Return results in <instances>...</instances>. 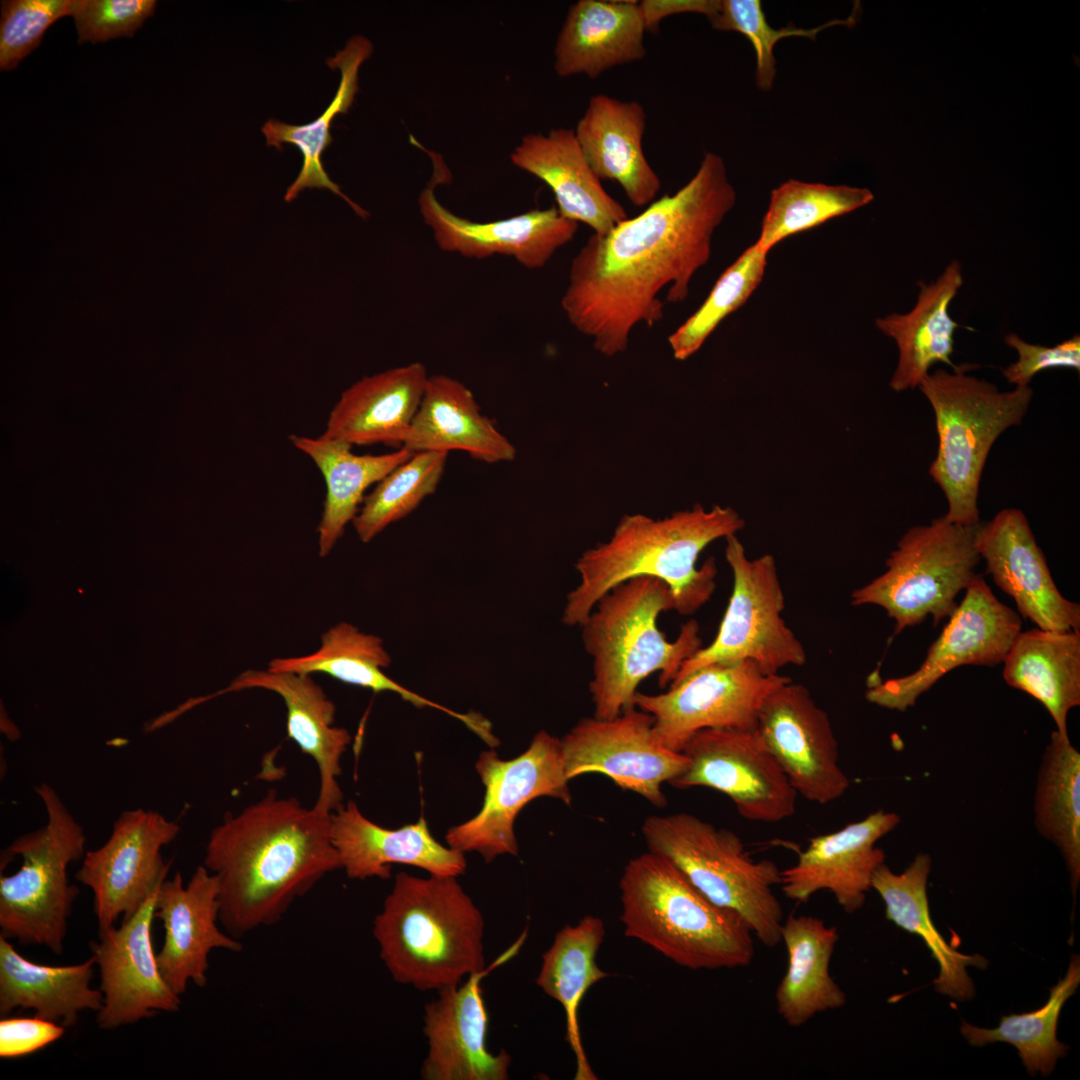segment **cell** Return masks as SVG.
Masks as SVG:
<instances>
[{
	"instance_id": "cell-7",
	"label": "cell",
	"mask_w": 1080,
	"mask_h": 1080,
	"mask_svg": "<svg viewBox=\"0 0 1080 1080\" xmlns=\"http://www.w3.org/2000/svg\"><path fill=\"white\" fill-rule=\"evenodd\" d=\"M971 369L967 364L953 372L939 368L918 386L934 411L938 434L929 473L946 497L944 517L964 526L980 523L979 486L993 444L1007 429L1021 424L1033 397L1030 386L1000 391L968 375Z\"/></svg>"
},
{
	"instance_id": "cell-34",
	"label": "cell",
	"mask_w": 1080,
	"mask_h": 1080,
	"mask_svg": "<svg viewBox=\"0 0 1080 1080\" xmlns=\"http://www.w3.org/2000/svg\"><path fill=\"white\" fill-rule=\"evenodd\" d=\"M839 940L836 926L811 915H790L783 921L781 942L788 964L775 991L778 1014L793 1028L815 1015L843 1007L846 994L830 974Z\"/></svg>"
},
{
	"instance_id": "cell-10",
	"label": "cell",
	"mask_w": 1080,
	"mask_h": 1080,
	"mask_svg": "<svg viewBox=\"0 0 1080 1080\" xmlns=\"http://www.w3.org/2000/svg\"><path fill=\"white\" fill-rule=\"evenodd\" d=\"M978 525H959L942 515L911 527L886 559V570L854 590L851 604L882 607L895 621V635L928 616L936 626L953 613L959 592L978 576Z\"/></svg>"
},
{
	"instance_id": "cell-21",
	"label": "cell",
	"mask_w": 1080,
	"mask_h": 1080,
	"mask_svg": "<svg viewBox=\"0 0 1080 1080\" xmlns=\"http://www.w3.org/2000/svg\"><path fill=\"white\" fill-rule=\"evenodd\" d=\"M975 546L986 572L1023 618L1050 631H1080V606L1058 590L1025 514L1015 508L979 523Z\"/></svg>"
},
{
	"instance_id": "cell-46",
	"label": "cell",
	"mask_w": 1080,
	"mask_h": 1080,
	"mask_svg": "<svg viewBox=\"0 0 1080 1080\" xmlns=\"http://www.w3.org/2000/svg\"><path fill=\"white\" fill-rule=\"evenodd\" d=\"M708 19L713 28L739 32L751 42L756 54V84L763 91L771 89L775 78L776 61L773 50L779 40L791 36L815 39L825 28L836 25L850 26L855 20L850 16L847 19L830 20L810 29L791 25L775 29L768 24L759 0H717L716 9Z\"/></svg>"
},
{
	"instance_id": "cell-6",
	"label": "cell",
	"mask_w": 1080,
	"mask_h": 1080,
	"mask_svg": "<svg viewBox=\"0 0 1080 1080\" xmlns=\"http://www.w3.org/2000/svg\"><path fill=\"white\" fill-rule=\"evenodd\" d=\"M619 887L627 937L692 970L752 962L754 934L748 924L706 898L666 858L647 851L630 859Z\"/></svg>"
},
{
	"instance_id": "cell-36",
	"label": "cell",
	"mask_w": 1080,
	"mask_h": 1080,
	"mask_svg": "<svg viewBox=\"0 0 1080 1080\" xmlns=\"http://www.w3.org/2000/svg\"><path fill=\"white\" fill-rule=\"evenodd\" d=\"M930 870V856L919 853L899 874L881 864L873 874L871 886L885 904L886 918L920 936L938 962L939 976L933 982L936 991L959 1001L969 1000L975 989L966 967L985 968L988 961L981 955H965L953 949L935 928L926 890Z\"/></svg>"
},
{
	"instance_id": "cell-51",
	"label": "cell",
	"mask_w": 1080,
	"mask_h": 1080,
	"mask_svg": "<svg viewBox=\"0 0 1080 1080\" xmlns=\"http://www.w3.org/2000/svg\"><path fill=\"white\" fill-rule=\"evenodd\" d=\"M639 6L647 31L656 30L661 20L681 13H699L708 18L717 6V0H642Z\"/></svg>"
},
{
	"instance_id": "cell-4",
	"label": "cell",
	"mask_w": 1080,
	"mask_h": 1080,
	"mask_svg": "<svg viewBox=\"0 0 1080 1080\" xmlns=\"http://www.w3.org/2000/svg\"><path fill=\"white\" fill-rule=\"evenodd\" d=\"M373 935L393 979L419 990L440 991L486 969L483 916L456 877L398 873Z\"/></svg>"
},
{
	"instance_id": "cell-44",
	"label": "cell",
	"mask_w": 1080,
	"mask_h": 1080,
	"mask_svg": "<svg viewBox=\"0 0 1080 1080\" xmlns=\"http://www.w3.org/2000/svg\"><path fill=\"white\" fill-rule=\"evenodd\" d=\"M448 454L414 453L376 483L352 521L359 539L368 543L434 494L444 474Z\"/></svg>"
},
{
	"instance_id": "cell-16",
	"label": "cell",
	"mask_w": 1080,
	"mask_h": 1080,
	"mask_svg": "<svg viewBox=\"0 0 1080 1080\" xmlns=\"http://www.w3.org/2000/svg\"><path fill=\"white\" fill-rule=\"evenodd\" d=\"M180 826L144 808L123 811L108 839L86 851L77 881L93 892L98 933L130 917L166 879L170 862L161 849L173 842Z\"/></svg>"
},
{
	"instance_id": "cell-12",
	"label": "cell",
	"mask_w": 1080,
	"mask_h": 1080,
	"mask_svg": "<svg viewBox=\"0 0 1080 1080\" xmlns=\"http://www.w3.org/2000/svg\"><path fill=\"white\" fill-rule=\"evenodd\" d=\"M476 770L486 790L482 808L473 818L449 829L446 840L449 847L463 853L478 852L486 862L518 853L514 821L529 802L542 796L567 805L572 800L560 739L545 730L511 760H501L494 750L482 752Z\"/></svg>"
},
{
	"instance_id": "cell-28",
	"label": "cell",
	"mask_w": 1080,
	"mask_h": 1080,
	"mask_svg": "<svg viewBox=\"0 0 1080 1080\" xmlns=\"http://www.w3.org/2000/svg\"><path fill=\"white\" fill-rule=\"evenodd\" d=\"M646 112L641 103L593 95L574 130L589 165L600 178L620 185L636 207L651 204L661 181L643 151Z\"/></svg>"
},
{
	"instance_id": "cell-33",
	"label": "cell",
	"mask_w": 1080,
	"mask_h": 1080,
	"mask_svg": "<svg viewBox=\"0 0 1080 1080\" xmlns=\"http://www.w3.org/2000/svg\"><path fill=\"white\" fill-rule=\"evenodd\" d=\"M962 285L961 265L953 260L935 282H919L917 302L908 313L875 320L876 327L898 347V363L889 382L895 392L918 387L936 363L956 367L951 355L954 332L960 325L950 317L949 306Z\"/></svg>"
},
{
	"instance_id": "cell-22",
	"label": "cell",
	"mask_w": 1080,
	"mask_h": 1080,
	"mask_svg": "<svg viewBox=\"0 0 1080 1080\" xmlns=\"http://www.w3.org/2000/svg\"><path fill=\"white\" fill-rule=\"evenodd\" d=\"M899 822L898 814L878 810L837 831L811 838L797 862L781 870L784 895L806 903L817 892L828 891L845 912L861 909L872 889L875 870L885 863V853L876 842Z\"/></svg>"
},
{
	"instance_id": "cell-38",
	"label": "cell",
	"mask_w": 1080,
	"mask_h": 1080,
	"mask_svg": "<svg viewBox=\"0 0 1080 1080\" xmlns=\"http://www.w3.org/2000/svg\"><path fill=\"white\" fill-rule=\"evenodd\" d=\"M293 445L319 468L326 483V496L319 522V555H328L352 522L365 498V491L414 453L400 447L381 455H358L352 446L323 437L291 435Z\"/></svg>"
},
{
	"instance_id": "cell-5",
	"label": "cell",
	"mask_w": 1080,
	"mask_h": 1080,
	"mask_svg": "<svg viewBox=\"0 0 1080 1080\" xmlns=\"http://www.w3.org/2000/svg\"><path fill=\"white\" fill-rule=\"evenodd\" d=\"M669 610L673 598L668 585L640 576L602 596L582 623L583 647L592 658L589 691L595 718L612 719L633 706L639 684L655 672L659 686L666 688L702 647L695 619L681 626L674 641L666 638L658 618Z\"/></svg>"
},
{
	"instance_id": "cell-27",
	"label": "cell",
	"mask_w": 1080,
	"mask_h": 1080,
	"mask_svg": "<svg viewBox=\"0 0 1080 1080\" xmlns=\"http://www.w3.org/2000/svg\"><path fill=\"white\" fill-rule=\"evenodd\" d=\"M510 159L549 186L564 217L585 223L593 233L606 234L628 218L589 165L573 129L526 134Z\"/></svg>"
},
{
	"instance_id": "cell-45",
	"label": "cell",
	"mask_w": 1080,
	"mask_h": 1080,
	"mask_svg": "<svg viewBox=\"0 0 1080 1080\" xmlns=\"http://www.w3.org/2000/svg\"><path fill=\"white\" fill-rule=\"evenodd\" d=\"M767 255L754 243L724 270L701 306L668 337L676 360L695 354L718 325L747 302L763 279Z\"/></svg>"
},
{
	"instance_id": "cell-25",
	"label": "cell",
	"mask_w": 1080,
	"mask_h": 1080,
	"mask_svg": "<svg viewBox=\"0 0 1080 1080\" xmlns=\"http://www.w3.org/2000/svg\"><path fill=\"white\" fill-rule=\"evenodd\" d=\"M331 836L341 869L352 879H386L394 864L415 866L436 876L457 877L466 869L464 853L437 842L424 817L386 829L350 801L331 813Z\"/></svg>"
},
{
	"instance_id": "cell-20",
	"label": "cell",
	"mask_w": 1080,
	"mask_h": 1080,
	"mask_svg": "<svg viewBox=\"0 0 1080 1080\" xmlns=\"http://www.w3.org/2000/svg\"><path fill=\"white\" fill-rule=\"evenodd\" d=\"M522 939L485 970L469 975L458 985L439 991L425 1006L423 1032L428 1051L421 1067L424 1080H506L511 1057L492 1053L487 1046L489 1017L482 979L509 959Z\"/></svg>"
},
{
	"instance_id": "cell-31",
	"label": "cell",
	"mask_w": 1080,
	"mask_h": 1080,
	"mask_svg": "<svg viewBox=\"0 0 1080 1080\" xmlns=\"http://www.w3.org/2000/svg\"><path fill=\"white\" fill-rule=\"evenodd\" d=\"M402 447L413 453L459 450L489 464L516 457L514 445L482 413L473 392L444 374L428 376Z\"/></svg>"
},
{
	"instance_id": "cell-30",
	"label": "cell",
	"mask_w": 1080,
	"mask_h": 1080,
	"mask_svg": "<svg viewBox=\"0 0 1080 1080\" xmlns=\"http://www.w3.org/2000/svg\"><path fill=\"white\" fill-rule=\"evenodd\" d=\"M647 31L639 1L579 0L567 12L554 48L560 77L594 79L643 59Z\"/></svg>"
},
{
	"instance_id": "cell-42",
	"label": "cell",
	"mask_w": 1080,
	"mask_h": 1080,
	"mask_svg": "<svg viewBox=\"0 0 1080 1080\" xmlns=\"http://www.w3.org/2000/svg\"><path fill=\"white\" fill-rule=\"evenodd\" d=\"M1080 983V961L1073 956L1065 976L1050 989V996L1041 1008L1022 1014L1002 1016L997 1027L979 1028L963 1022L961 1033L973 1046L1005 1042L1018 1050L1027 1071L1048 1076L1057 1060L1066 1054L1068 1046L1056 1037L1060 1012Z\"/></svg>"
},
{
	"instance_id": "cell-9",
	"label": "cell",
	"mask_w": 1080,
	"mask_h": 1080,
	"mask_svg": "<svg viewBox=\"0 0 1080 1080\" xmlns=\"http://www.w3.org/2000/svg\"><path fill=\"white\" fill-rule=\"evenodd\" d=\"M46 823L14 839L1 855V869L21 858L19 869L0 876V936L23 945L63 951L67 920L79 894L68 867L84 857L86 834L56 790L46 782L35 787Z\"/></svg>"
},
{
	"instance_id": "cell-3",
	"label": "cell",
	"mask_w": 1080,
	"mask_h": 1080,
	"mask_svg": "<svg viewBox=\"0 0 1080 1080\" xmlns=\"http://www.w3.org/2000/svg\"><path fill=\"white\" fill-rule=\"evenodd\" d=\"M745 520L731 507L691 509L654 519L643 514L623 516L608 541L582 553L575 568L579 583L566 599L562 622L581 626L599 599L631 578L650 576L665 582L673 610L689 616L710 600L716 589L713 557L700 567L701 552L713 541L736 535Z\"/></svg>"
},
{
	"instance_id": "cell-49",
	"label": "cell",
	"mask_w": 1080,
	"mask_h": 1080,
	"mask_svg": "<svg viewBox=\"0 0 1080 1080\" xmlns=\"http://www.w3.org/2000/svg\"><path fill=\"white\" fill-rule=\"evenodd\" d=\"M1004 341L1018 353V360L1002 369L1006 380L1015 386H1029L1037 373L1050 368L1080 370L1079 334L1053 347L1027 343L1015 333L1007 334Z\"/></svg>"
},
{
	"instance_id": "cell-52",
	"label": "cell",
	"mask_w": 1080,
	"mask_h": 1080,
	"mask_svg": "<svg viewBox=\"0 0 1080 1080\" xmlns=\"http://www.w3.org/2000/svg\"><path fill=\"white\" fill-rule=\"evenodd\" d=\"M1 731L4 732L10 740H16L20 736L19 730L15 725L6 717L1 708Z\"/></svg>"
},
{
	"instance_id": "cell-2",
	"label": "cell",
	"mask_w": 1080,
	"mask_h": 1080,
	"mask_svg": "<svg viewBox=\"0 0 1080 1080\" xmlns=\"http://www.w3.org/2000/svg\"><path fill=\"white\" fill-rule=\"evenodd\" d=\"M219 882V922L239 940L278 922L326 874L341 868L331 814L270 790L210 833L203 864Z\"/></svg>"
},
{
	"instance_id": "cell-35",
	"label": "cell",
	"mask_w": 1080,
	"mask_h": 1080,
	"mask_svg": "<svg viewBox=\"0 0 1080 1080\" xmlns=\"http://www.w3.org/2000/svg\"><path fill=\"white\" fill-rule=\"evenodd\" d=\"M96 960L65 966L32 962L0 936V1015L16 1008L32 1009L34 1016L73 1026L83 1010L98 1012L103 993L90 987Z\"/></svg>"
},
{
	"instance_id": "cell-39",
	"label": "cell",
	"mask_w": 1080,
	"mask_h": 1080,
	"mask_svg": "<svg viewBox=\"0 0 1080 1080\" xmlns=\"http://www.w3.org/2000/svg\"><path fill=\"white\" fill-rule=\"evenodd\" d=\"M605 935L603 921L594 915L559 930L542 956L537 986L564 1009L566 1039L576 1058V1080H596L581 1039L578 1012L587 991L609 976L596 962Z\"/></svg>"
},
{
	"instance_id": "cell-11",
	"label": "cell",
	"mask_w": 1080,
	"mask_h": 1080,
	"mask_svg": "<svg viewBox=\"0 0 1080 1080\" xmlns=\"http://www.w3.org/2000/svg\"><path fill=\"white\" fill-rule=\"evenodd\" d=\"M725 558L733 588L714 640L687 661L669 685L710 664L753 661L767 675L806 663L803 644L782 618L785 598L771 554L750 559L736 535L727 537Z\"/></svg>"
},
{
	"instance_id": "cell-23",
	"label": "cell",
	"mask_w": 1080,
	"mask_h": 1080,
	"mask_svg": "<svg viewBox=\"0 0 1080 1080\" xmlns=\"http://www.w3.org/2000/svg\"><path fill=\"white\" fill-rule=\"evenodd\" d=\"M418 205L440 250L473 259L512 257L532 270L544 267L578 230V223L564 217L556 206L500 220L472 221L446 208L431 183L420 193Z\"/></svg>"
},
{
	"instance_id": "cell-13",
	"label": "cell",
	"mask_w": 1080,
	"mask_h": 1080,
	"mask_svg": "<svg viewBox=\"0 0 1080 1080\" xmlns=\"http://www.w3.org/2000/svg\"><path fill=\"white\" fill-rule=\"evenodd\" d=\"M791 680L767 675L753 661L704 666L660 694L637 692L633 705L653 717V732L666 748L682 752L708 728L756 729L766 697Z\"/></svg>"
},
{
	"instance_id": "cell-47",
	"label": "cell",
	"mask_w": 1080,
	"mask_h": 1080,
	"mask_svg": "<svg viewBox=\"0 0 1080 1080\" xmlns=\"http://www.w3.org/2000/svg\"><path fill=\"white\" fill-rule=\"evenodd\" d=\"M73 0L1 1L0 70L10 71L35 50L46 30L71 15Z\"/></svg>"
},
{
	"instance_id": "cell-8",
	"label": "cell",
	"mask_w": 1080,
	"mask_h": 1080,
	"mask_svg": "<svg viewBox=\"0 0 1080 1080\" xmlns=\"http://www.w3.org/2000/svg\"><path fill=\"white\" fill-rule=\"evenodd\" d=\"M648 851L669 860L714 904L738 914L765 946L781 942L782 905L774 893L781 870L754 860L738 835L688 813L645 819Z\"/></svg>"
},
{
	"instance_id": "cell-1",
	"label": "cell",
	"mask_w": 1080,
	"mask_h": 1080,
	"mask_svg": "<svg viewBox=\"0 0 1080 1080\" xmlns=\"http://www.w3.org/2000/svg\"><path fill=\"white\" fill-rule=\"evenodd\" d=\"M736 191L721 156L707 152L694 176L611 231L593 233L572 259L561 308L596 351H626L639 324L663 319L665 303H681L694 274L710 259L716 228Z\"/></svg>"
},
{
	"instance_id": "cell-15",
	"label": "cell",
	"mask_w": 1080,
	"mask_h": 1080,
	"mask_svg": "<svg viewBox=\"0 0 1080 1080\" xmlns=\"http://www.w3.org/2000/svg\"><path fill=\"white\" fill-rule=\"evenodd\" d=\"M1019 615L1000 602L981 575L966 588L961 603L931 644L914 672L869 686L868 702L906 711L938 680L963 665L995 666L1003 662L1021 632Z\"/></svg>"
},
{
	"instance_id": "cell-32",
	"label": "cell",
	"mask_w": 1080,
	"mask_h": 1080,
	"mask_svg": "<svg viewBox=\"0 0 1080 1080\" xmlns=\"http://www.w3.org/2000/svg\"><path fill=\"white\" fill-rule=\"evenodd\" d=\"M390 663L391 658L381 638L341 622L322 635L321 645L315 652L299 657L275 658L267 669L306 675L323 673L374 692H393L418 708H434L457 718L486 743L494 740L490 722L480 714L453 711L405 688L383 672Z\"/></svg>"
},
{
	"instance_id": "cell-37",
	"label": "cell",
	"mask_w": 1080,
	"mask_h": 1080,
	"mask_svg": "<svg viewBox=\"0 0 1080 1080\" xmlns=\"http://www.w3.org/2000/svg\"><path fill=\"white\" fill-rule=\"evenodd\" d=\"M1003 663L1006 683L1038 700L1068 735V713L1080 705V631L1019 632Z\"/></svg>"
},
{
	"instance_id": "cell-19",
	"label": "cell",
	"mask_w": 1080,
	"mask_h": 1080,
	"mask_svg": "<svg viewBox=\"0 0 1080 1080\" xmlns=\"http://www.w3.org/2000/svg\"><path fill=\"white\" fill-rule=\"evenodd\" d=\"M159 887L120 926L98 933L99 941L90 943L104 997L96 1017L101 1029L179 1010L180 997L164 980L152 945Z\"/></svg>"
},
{
	"instance_id": "cell-43",
	"label": "cell",
	"mask_w": 1080,
	"mask_h": 1080,
	"mask_svg": "<svg viewBox=\"0 0 1080 1080\" xmlns=\"http://www.w3.org/2000/svg\"><path fill=\"white\" fill-rule=\"evenodd\" d=\"M873 198L866 188L788 180L772 190L755 243L769 252L783 239L850 213Z\"/></svg>"
},
{
	"instance_id": "cell-41",
	"label": "cell",
	"mask_w": 1080,
	"mask_h": 1080,
	"mask_svg": "<svg viewBox=\"0 0 1080 1080\" xmlns=\"http://www.w3.org/2000/svg\"><path fill=\"white\" fill-rule=\"evenodd\" d=\"M1034 813L1039 834L1060 850L1075 893L1080 880V752L1057 730L1043 753Z\"/></svg>"
},
{
	"instance_id": "cell-18",
	"label": "cell",
	"mask_w": 1080,
	"mask_h": 1080,
	"mask_svg": "<svg viewBox=\"0 0 1080 1080\" xmlns=\"http://www.w3.org/2000/svg\"><path fill=\"white\" fill-rule=\"evenodd\" d=\"M757 730L798 795L825 805L845 794L850 781L830 718L804 685L789 680L771 692Z\"/></svg>"
},
{
	"instance_id": "cell-26",
	"label": "cell",
	"mask_w": 1080,
	"mask_h": 1080,
	"mask_svg": "<svg viewBox=\"0 0 1080 1080\" xmlns=\"http://www.w3.org/2000/svg\"><path fill=\"white\" fill-rule=\"evenodd\" d=\"M261 688L277 693L286 706L287 734L317 764L320 785L314 808L331 814L342 806L338 783L340 761L351 741L349 732L334 726L335 705L310 675L270 670H247L213 695Z\"/></svg>"
},
{
	"instance_id": "cell-40",
	"label": "cell",
	"mask_w": 1080,
	"mask_h": 1080,
	"mask_svg": "<svg viewBox=\"0 0 1080 1080\" xmlns=\"http://www.w3.org/2000/svg\"><path fill=\"white\" fill-rule=\"evenodd\" d=\"M372 50V43L367 38L354 36L343 50L326 61L331 69L340 70L341 80L333 100L314 121L303 125H293L269 119L262 126L267 146H274L281 150L283 143H290L297 146L303 157L301 170L284 195L285 201H292L307 188L328 189L344 199L357 215L362 218L368 216L363 208L348 198L341 191L340 186L330 179L323 167L321 156L333 142L330 134L331 122L337 114L347 113L354 101V96L359 89V67L370 57Z\"/></svg>"
},
{
	"instance_id": "cell-17",
	"label": "cell",
	"mask_w": 1080,
	"mask_h": 1080,
	"mask_svg": "<svg viewBox=\"0 0 1080 1080\" xmlns=\"http://www.w3.org/2000/svg\"><path fill=\"white\" fill-rule=\"evenodd\" d=\"M560 742L569 780L600 773L656 807L667 804L662 785L688 765L683 752L670 750L657 740L653 717L634 705L612 719L583 718Z\"/></svg>"
},
{
	"instance_id": "cell-24",
	"label": "cell",
	"mask_w": 1080,
	"mask_h": 1080,
	"mask_svg": "<svg viewBox=\"0 0 1080 1080\" xmlns=\"http://www.w3.org/2000/svg\"><path fill=\"white\" fill-rule=\"evenodd\" d=\"M219 882L204 865L198 866L187 885L177 872L159 887L155 918L162 921L164 941L156 954L160 972L179 996L191 981L207 983L208 956L213 949L238 952V939L223 932L219 921Z\"/></svg>"
},
{
	"instance_id": "cell-29",
	"label": "cell",
	"mask_w": 1080,
	"mask_h": 1080,
	"mask_svg": "<svg viewBox=\"0 0 1080 1080\" xmlns=\"http://www.w3.org/2000/svg\"><path fill=\"white\" fill-rule=\"evenodd\" d=\"M428 376L424 364L413 362L363 377L341 394L321 437L351 446L402 447Z\"/></svg>"
},
{
	"instance_id": "cell-50",
	"label": "cell",
	"mask_w": 1080,
	"mask_h": 1080,
	"mask_svg": "<svg viewBox=\"0 0 1080 1080\" xmlns=\"http://www.w3.org/2000/svg\"><path fill=\"white\" fill-rule=\"evenodd\" d=\"M65 1027L39 1017H2L0 1057L15 1059L32 1054L60 1039Z\"/></svg>"
},
{
	"instance_id": "cell-48",
	"label": "cell",
	"mask_w": 1080,
	"mask_h": 1080,
	"mask_svg": "<svg viewBox=\"0 0 1080 1080\" xmlns=\"http://www.w3.org/2000/svg\"><path fill=\"white\" fill-rule=\"evenodd\" d=\"M155 0H73L78 43L132 37L155 12Z\"/></svg>"
},
{
	"instance_id": "cell-14",
	"label": "cell",
	"mask_w": 1080,
	"mask_h": 1080,
	"mask_svg": "<svg viewBox=\"0 0 1080 1080\" xmlns=\"http://www.w3.org/2000/svg\"><path fill=\"white\" fill-rule=\"evenodd\" d=\"M682 752L688 765L669 782L673 787L717 790L751 821L776 823L795 813L798 794L757 728L704 729Z\"/></svg>"
}]
</instances>
